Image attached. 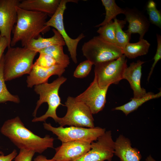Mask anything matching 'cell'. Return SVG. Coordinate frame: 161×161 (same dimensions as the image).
<instances>
[{"label": "cell", "mask_w": 161, "mask_h": 161, "mask_svg": "<svg viewBox=\"0 0 161 161\" xmlns=\"http://www.w3.org/2000/svg\"><path fill=\"white\" fill-rule=\"evenodd\" d=\"M16 25L13 30L10 47H13L20 42L22 47H26L32 39H36L48 32L50 27L46 25L47 15L44 13L27 10L18 6Z\"/></svg>", "instance_id": "2"}, {"label": "cell", "mask_w": 161, "mask_h": 161, "mask_svg": "<svg viewBox=\"0 0 161 161\" xmlns=\"http://www.w3.org/2000/svg\"><path fill=\"white\" fill-rule=\"evenodd\" d=\"M115 28V22L111 21L107 24L99 27L97 32L105 40L116 44Z\"/></svg>", "instance_id": "26"}, {"label": "cell", "mask_w": 161, "mask_h": 161, "mask_svg": "<svg viewBox=\"0 0 161 161\" xmlns=\"http://www.w3.org/2000/svg\"><path fill=\"white\" fill-rule=\"evenodd\" d=\"M146 8L150 23L161 28V13L160 11L157 9L155 2L153 0L149 1Z\"/></svg>", "instance_id": "27"}, {"label": "cell", "mask_w": 161, "mask_h": 161, "mask_svg": "<svg viewBox=\"0 0 161 161\" xmlns=\"http://www.w3.org/2000/svg\"><path fill=\"white\" fill-rule=\"evenodd\" d=\"M78 1L76 0H61L56 12L47 21L45 24L47 26L54 28L60 33L67 47L73 61L75 64L77 63V46L79 41L85 37V35L83 33H81L75 39H72L70 37L67 33L65 29L63 21V15L66 9L67 3H78Z\"/></svg>", "instance_id": "9"}, {"label": "cell", "mask_w": 161, "mask_h": 161, "mask_svg": "<svg viewBox=\"0 0 161 161\" xmlns=\"http://www.w3.org/2000/svg\"><path fill=\"white\" fill-rule=\"evenodd\" d=\"M114 21L116 24V44L123 49L129 42L131 35L124 32L123 30L126 23L125 20H120L116 18L114 19Z\"/></svg>", "instance_id": "25"}, {"label": "cell", "mask_w": 161, "mask_h": 161, "mask_svg": "<svg viewBox=\"0 0 161 161\" xmlns=\"http://www.w3.org/2000/svg\"><path fill=\"white\" fill-rule=\"evenodd\" d=\"M55 148V153L52 159L55 161H74L83 156L91 149V142L70 141L62 142Z\"/></svg>", "instance_id": "13"}, {"label": "cell", "mask_w": 161, "mask_h": 161, "mask_svg": "<svg viewBox=\"0 0 161 161\" xmlns=\"http://www.w3.org/2000/svg\"><path fill=\"white\" fill-rule=\"evenodd\" d=\"M33 161H55L52 159H48L47 157L43 155H39L36 157Z\"/></svg>", "instance_id": "34"}, {"label": "cell", "mask_w": 161, "mask_h": 161, "mask_svg": "<svg viewBox=\"0 0 161 161\" xmlns=\"http://www.w3.org/2000/svg\"><path fill=\"white\" fill-rule=\"evenodd\" d=\"M35 152L32 151L20 149L19 153L14 158L15 161H32Z\"/></svg>", "instance_id": "31"}, {"label": "cell", "mask_w": 161, "mask_h": 161, "mask_svg": "<svg viewBox=\"0 0 161 161\" xmlns=\"http://www.w3.org/2000/svg\"><path fill=\"white\" fill-rule=\"evenodd\" d=\"M66 80V78L61 76L51 83H46L34 86V90L39 97L32 114L34 117L32 120V122H45L50 117L58 123L60 117L57 115L56 110L60 105H63L61 103L59 90Z\"/></svg>", "instance_id": "3"}, {"label": "cell", "mask_w": 161, "mask_h": 161, "mask_svg": "<svg viewBox=\"0 0 161 161\" xmlns=\"http://www.w3.org/2000/svg\"><path fill=\"white\" fill-rule=\"evenodd\" d=\"M101 2L105 8L106 15L104 19L100 24L95 27H98L104 26L109 23L112 19L116 18V16L120 14H124V9L119 7L114 0H102Z\"/></svg>", "instance_id": "23"}, {"label": "cell", "mask_w": 161, "mask_h": 161, "mask_svg": "<svg viewBox=\"0 0 161 161\" xmlns=\"http://www.w3.org/2000/svg\"><path fill=\"white\" fill-rule=\"evenodd\" d=\"M150 44L146 40L143 38L135 43H128L123 49V55L129 59H133L146 54Z\"/></svg>", "instance_id": "20"}, {"label": "cell", "mask_w": 161, "mask_h": 161, "mask_svg": "<svg viewBox=\"0 0 161 161\" xmlns=\"http://www.w3.org/2000/svg\"><path fill=\"white\" fill-rule=\"evenodd\" d=\"M37 52L26 47L7 48L4 55L3 75L5 81L11 80L29 74Z\"/></svg>", "instance_id": "4"}, {"label": "cell", "mask_w": 161, "mask_h": 161, "mask_svg": "<svg viewBox=\"0 0 161 161\" xmlns=\"http://www.w3.org/2000/svg\"><path fill=\"white\" fill-rule=\"evenodd\" d=\"M61 0H21L18 7L22 9L43 13L52 17L58 9Z\"/></svg>", "instance_id": "18"}, {"label": "cell", "mask_w": 161, "mask_h": 161, "mask_svg": "<svg viewBox=\"0 0 161 161\" xmlns=\"http://www.w3.org/2000/svg\"><path fill=\"white\" fill-rule=\"evenodd\" d=\"M145 62L140 60L130 64L125 70L123 79L128 81L133 92V97L138 98L143 97L147 92L141 86L142 65Z\"/></svg>", "instance_id": "16"}, {"label": "cell", "mask_w": 161, "mask_h": 161, "mask_svg": "<svg viewBox=\"0 0 161 161\" xmlns=\"http://www.w3.org/2000/svg\"><path fill=\"white\" fill-rule=\"evenodd\" d=\"M114 151V142L112 138L111 131H106L95 142H91L89 151L74 161H111Z\"/></svg>", "instance_id": "10"}, {"label": "cell", "mask_w": 161, "mask_h": 161, "mask_svg": "<svg viewBox=\"0 0 161 161\" xmlns=\"http://www.w3.org/2000/svg\"><path fill=\"white\" fill-rule=\"evenodd\" d=\"M156 36L157 42V50L153 58L154 60V63L152 65L148 77V81H149L156 64L161 59V36L160 35L158 34H157Z\"/></svg>", "instance_id": "30"}, {"label": "cell", "mask_w": 161, "mask_h": 161, "mask_svg": "<svg viewBox=\"0 0 161 161\" xmlns=\"http://www.w3.org/2000/svg\"><path fill=\"white\" fill-rule=\"evenodd\" d=\"M62 66L56 64L50 67L44 68L33 65L32 69L27 77L26 82L28 88L48 83L49 78L53 75L61 76L65 71Z\"/></svg>", "instance_id": "15"}, {"label": "cell", "mask_w": 161, "mask_h": 161, "mask_svg": "<svg viewBox=\"0 0 161 161\" xmlns=\"http://www.w3.org/2000/svg\"><path fill=\"white\" fill-rule=\"evenodd\" d=\"M21 0H0V37L7 40L10 47L11 33L16 23V7Z\"/></svg>", "instance_id": "12"}, {"label": "cell", "mask_w": 161, "mask_h": 161, "mask_svg": "<svg viewBox=\"0 0 161 161\" xmlns=\"http://www.w3.org/2000/svg\"><path fill=\"white\" fill-rule=\"evenodd\" d=\"M39 54L38 58L33 64L34 65L48 68L57 64L54 59L50 55L44 53Z\"/></svg>", "instance_id": "29"}, {"label": "cell", "mask_w": 161, "mask_h": 161, "mask_svg": "<svg viewBox=\"0 0 161 161\" xmlns=\"http://www.w3.org/2000/svg\"><path fill=\"white\" fill-rule=\"evenodd\" d=\"M53 35L51 37L45 38L39 36L36 39L31 40L26 47L38 53L45 48L52 45H59L64 46V41L60 33L56 29H53Z\"/></svg>", "instance_id": "19"}, {"label": "cell", "mask_w": 161, "mask_h": 161, "mask_svg": "<svg viewBox=\"0 0 161 161\" xmlns=\"http://www.w3.org/2000/svg\"><path fill=\"white\" fill-rule=\"evenodd\" d=\"M7 47H9L7 39L4 37H0V62L4 55V52Z\"/></svg>", "instance_id": "32"}, {"label": "cell", "mask_w": 161, "mask_h": 161, "mask_svg": "<svg viewBox=\"0 0 161 161\" xmlns=\"http://www.w3.org/2000/svg\"><path fill=\"white\" fill-rule=\"evenodd\" d=\"M17 154L16 150L14 149L10 154L4 155V154L0 155V161H12Z\"/></svg>", "instance_id": "33"}, {"label": "cell", "mask_w": 161, "mask_h": 161, "mask_svg": "<svg viewBox=\"0 0 161 161\" xmlns=\"http://www.w3.org/2000/svg\"><path fill=\"white\" fill-rule=\"evenodd\" d=\"M161 96V90L156 94L151 92H147L143 97L138 98H131L130 101L122 106L117 107L113 110L121 111L127 116L130 113L136 110L139 107L146 102L151 99L159 98Z\"/></svg>", "instance_id": "21"}, {"label": "cell", "mask_w": 161, "mask_h": 161, "mask_svg": "<svg viewBox=\"0 0 161 161\" xmlns=\"http://www.w3.org/2000/svg\"><path fill=\"white\" fill-rule=\"evenodd\" d=\"M109 87H100L95 77L93 80L88 88L75 98L77 101L85 104L92 114H96L102 110L104 107Z\"/></svg>", "instance_id": "11"}, {"label": "cell", "mask_w": 161, "mask_h": 161, "mask_svg": "<svg viewBox=\"0 0 161 161\" xmlns=\"http://www.w3.org/2000/svg\"><path fill=\"white\" fill-rule=\"evenodd\" d=\"M124 10L125 21L129 23L128 29L125 32L131 35L138 33L140 35L139 39L143 38L150 25L148 19L137 9L128 8Z\"/></svg>", "instance_id": "14"}, {"label": "cell", "mask_w": 161, "mask_h": 161, "mask_svg": "<svg viewBox=\"0 0 161 161\" xmlns=\"http://www.w3.org/2000/svg\"><path fill=\"white\" fill-rule=\"evenodd\" d=\"M93 64L86 60L80 63L75 70L74 76L77 78H83L86 77L90 72Z\"/></svg>", "instance_id": "28"}, {"label": "cell", "mask_w": 161, "mask_h": 161, "mask_svg": "<svg viewBox=\"0 0 161 161\" xmlns=\"http://www.w3.org/2000/svg\"><path fill=\"white\" fill-rule=\"evenodd\" d=\"M123 55L118 58L95 64V77L101 88L117 84L123 79V75L127 67V60Z\"/></svg>", "instance_id": "8"}, {"label": "cell", "mask_w": 161, "mask_h": 161, "mask_svg": "<svg viewBox=\"0 0 161 161\" xmlns=\"http://www.w3.org/2000/svg\"><path fill=\"white\" fill-rule=\"evenodd\" d=\"M63 47L59 45L51 46L41 50L38 53H44L50 55L54 59L57 64L65 68L69 65L70 61L68 55L64 53Z\"/></svg>", "instance_id": "22"}, {"label": "cell", "mask_w": 161, "mask_h": 161, "mask_svg": "<svg viewBox=\"0 0 161 161\" xmlns=\"http://www.w3.org/2000/svg\"><path fill=\"white\" fill-rule=\"evenodd\" d=\"M81 50L83 56L94 65L115 60L123 55L122 48L99 35L85 42Z\"/></svg>", "instance_id": "5"}, {"label": "cell", "mask_w": 161, "mask_h": 161, "mask_svg": "<svg viewBox=\"0 0 161 161\" xmlns=\"http://www.w3.org/2000/svg\"><path fill=\"white\" fill-rule=\"evenodd\" d=\"M3 154H4L3 152L1 151H0V155H2Z\"/></svg>", "instance_id": "36"}, {"label": "cell", "mask_w": 161, "mask_h": 161, "mask_svg": "<svg viewBox=\"0 0 161 161\" xmlns=\"http://www.w3.org/2000/svg\"><path fill=\"white\" fill-rule=\"evenodd\" d=\"M65 106L67 111L64 117L59 118L58 123L60 126L95 127L93 114L83 103L77 101L75 97L69 96L65 102Z\"/></svg>", "instance_id": "6"}, {"label": "cell", "mask_w": 161, "mask_h": 161, "mask_svg": "<svg viewBox=\"0 0 161 161\" xmlns=\"http://www.w3.org/2000/svg\"><path fill=\"white\" fill-rule=\"evenodd\" d=\"M130 140L120 135L114 142V154L120 161H140L141 155L139 150L131 147Z\"/></svg>", "instance_id": "17"}, {"label": "cell", "mask_w": 161, "mask_h": 161, "mask_svg": "<svg viewBox=\"0 0 161 161\" xmlns=\"http://www.w3.org/2000/svg\"><path fill=\"white\" fill-rule=\"evenodd\" d=\"M0 131L20 149L41 154L48 148H54L53 137L49 135L41 137L35 134L25 127L18 116L6 121Z\"/></svg>", "instance_id": "1"}, {"label": "cell", "mask_w": 161, "mask_h": 161, "mask_svg": "<svg viewBox=\"0 0 161 161\" xmlns=\"http://www.w3.org/2000/svg\"><path fill=\"white\" fill-rule=\"evenodd\" d=\"M43 126L46 130L52 132L62 142L82 141L92 142L96 140L105 132L106 129L99 127L93 128L70 126L55 127L50 123L45 122Z\"/></svg>", "instance_id": "7"}, {"label": "cell", "mask_w": 161, "mask_h": 161, "mask_svg": "<svg viewBox=\"0 0 161 161\" xmlns=\"http://www.w3.org/2000/svg\"><path fill=\"white\" fill-rule=\"evenodd\" d=\"M145 161H156L150 155L147 157L145 159Z\"/></svg>", "instance_id": "35"}, {"label": "cell", "mask_w": 161, "mask_h": 161, "mask_svg": "<svg viewBox=\"0 0 161 161\" xmlns=\"http://www.w3.org/2000/svg\"><path fill=\"white\" fill-rule=\"evenodd\" d=\"M4 55L0 62V103L10 101L18 103L20 102L18 96L11 94L5 83L3 75Z\"/></svg>", "instance_id": "24"}]
</instances>
